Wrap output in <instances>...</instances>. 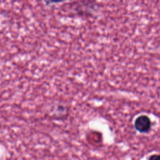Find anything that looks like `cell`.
<instances>
[{
    "mask_svg": "<svg viewBox=\"0 0 160 160\" xmlns=\"http://www.w3.org/2000/svg\"><path fill=\"white\" fill-rule=\"evenodd\" d=\"M152 126V123L151 118L146 114L138 116L134 122V129L141 134H147L150 132Z\"/></svg>",
    "mask_w": 160,
    "mask_h": 160,
    "instance_id": "1",
    "label": "cell"
},
{
    "mask_svg": "<svg viewBox=\"0 0 160 160\" xmlns=\"http://www.w3.org/2000/svg\"><path fill=\"white\" fill-rule=\"evenodd\" d=\"M147 160H160V153H154L149 155Z\"/></svg>",
    "mask_w": 160,
    "mask_h": 160,
    "instance_id": "2",
    "label": "cell"
},
{
    "mask_svg": "<svg viewBox=\"0 0 160 160\" xmlns=\"http://www.w3.org/2000/svg\"><path fill=\"white\" fill-rule=\"evenodd\" d=\"M51 2H63L65 1L66 0H48Z\"/></svg>",
    "mask_w": 160,
    "mask_h": 160,
    "instance_id": "3",
    "label": "cell"
}]
</instances>
